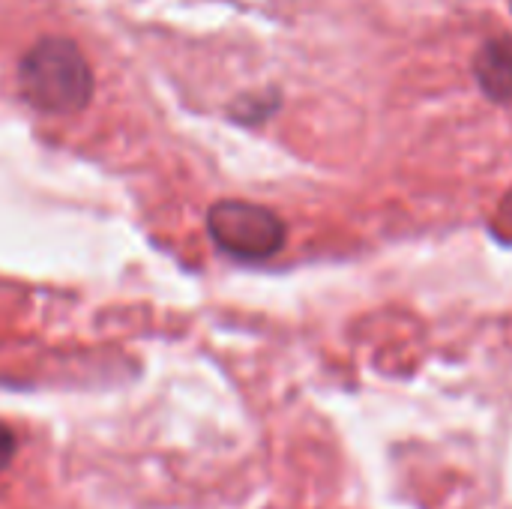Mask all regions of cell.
Segmentation results:
<instances>
[{"instance_id":"1","label":"cell","mask_w":512,"mask_h":509,"mask_svg":"<svg viewBox=\"0 0 512 509\" xmlns=\"http://www.w3.org/2000/svg\"><path fill=\"white\" fill-rule=\"evenodd\" d=\"M24 99L45 114H72L93 96V75L75 42L45 36L27 48L18 66Z\"/></svg>"},{"instance_id":"2","label":"cell","mask_w":512,"mask_h":509,"mask_svg":"<svg viewBox=\"0 0 512 509\" xmlns=\"http://www.w3.org/2000/svg\"><path fill=\"white\" fill-rule=\"evenodd\" d=\"M213 243L237 261H267L285 246L282 219L249 201H219L207 213Z\"/></svg>"},{"instance_id":"5","label":"cell","mask_w":512,"mask_h":509,"mask_svg":"<svg viewBox=\"0 0 512 509\" xmlns=\"http://www.w3.org/2000/svg\"><path fill=\"white\" fill-rule=\"evenodd\" d=\"M501 225H510V237H512V198H507L504 210H501Z\"/></svg>"},{"instance_id":"4","label":"cell","mask_w":512,"mask_h":509,"mask_svg":"<svg viewBox=\"0 0 512 509\" xmlns=\"http://www.w3.org/2000/svg\"><path fill=\"white\" fill-rule=\"evenodd\" d=\"M15 453H18V438H15V432H12L6 423H0V474L9 468V462L15 459Z\"/></svg>"},{"instance_id":"3","label":"cell","mask_w":512,"mask_h":509,"mask_svg":"<svg viewBox=\"0 0 512 509\" xmlns=\"http://www.w3.org/2000/svg\"><path fill=\"white\" fill-rule=\"evenodd\" d=\"M474 75L492 102L512 105V36H495L480 45Z\"/></svg>"}]
</instances>
